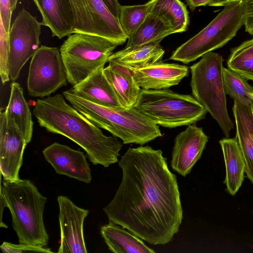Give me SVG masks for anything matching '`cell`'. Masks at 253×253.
Wrapping results in <instances>:
<instances>
[{"label":"cell","instance_id":"1","mask_svg":"<svg viewBox=\"0 0 253 253\" xmlns=\"http://www.w3.org/2000/svg\"><path fill=\"white\" fill-rule=\"evenodd\" d=\"M119 166L121 183L103 209L109 222L153 245L171 241L179 231L183 211L176 176L163 152L148 146L129 147Z\"/></svg>","mask_w":253,"mask_h":253},{"label":"cell","instance_id":"2","mask_svg":"<svg viewBox=\"0 0 253 253\" xmlns=\"http://www.w3.org/2000/svg\"><path fill=\"white\" fill-rule=\"evenodd\" d=\"M33 113L48 132L62 135L81 146L90 162L107 168L118 162L122 143L103 134L99 127L66 103L60 94L38 99Z\"/></svg>","mask_w":253,"mask_h":253},{"label":"cell","instance_id":"3","mask_svg":"<svg viewBox=\"0 0 253 253\" xmlns=\"http://www.w3.org/2000/svg\"><path fill=\"white\" fill-rule=\"evenodd\" d=\"M63 94L80 114L98 127L120 138L124 144L143 145L162 136L159 126L133 107L118 109L96 104L76 95L71 89Z\"/></svg>","mask_w":253,"mask_h":253},{"label":"cell","instance_id":"4","mask_svg":"<svg viewBox=\"0 0 253 253\" xmlns=\"http://www.w3.org/2000/svg\"><path fill=\"white\" fill-rule=\"evenodd\" d=\"M0 194L10 211L19 243L46 247L49 236L43 218L46 197L29 179L3 180Z\"/></svg>","mask_w":253,"mask_h":253},{"label":"cell","instance_id":"5","mask_svg":"<svg viewBox=\"0 0 253 253\" xmlns=\"http://www.w3.org/2000/svg\"><path fill=\"white\" fill-rule=\"evenodd\" d=\"M223 58L210 52L190 67L193 96L217 122L226 138L234 124L228 113L223 79Z\"/></svg>","mask_w":253,"mask_h":253},{"label":"cell","instance_id":"6","mask_svg":"<svg viewBox=\"0 0 253 253\" xmlns=\"http://www.w3.org/2000/svg\"><path fill=\"white\" fill-rule=\"evenodd\" d=\"M133 108L156 125L168 128L194 124L208 112L193 96L168 88L141 89Z\"/></svg>","mask_w":253,"mask_h":253},{"label":"cell","instance_id":"7","mask_svg":"<svg viewBox=\"0 0 253 253\" xmlns=\"http://www.w3.org/2000/svg\"><path fill=\"white\" fill-rule=\"evenodd\" d=\"M224 6L206 27L173 51L169 59L189 64L232 39L244 25L243 3L234 2Z\"/></svg>","mask_w":253,"mask_h":253},{"label":"cell","instance_id":"8","mask_svg":"<svg viewBox=\"0 0 253 253\" xmlns=\"http://www.w3.org/2000/svg\"><path fill=\"white\" fill-rule=\"evenodd\" d=\"M118 45L103 37L75 33L68 36L59 51L67 82L73 86L105 65Z\"/></svg>","mask_w":253,"mask_h":253},{"label":"cell","instance_id":"9","mask_svg":"<svg viewBox=\"0 0 253 253\" xmlns=\"http://www.w3.org/2000/svg\"><path fill=\"white\" fill-rule=\"evenodd\" d=\"M73 15V33L100 36L118 46L127 37L119 20L110 12L102 0H69Z\"/></svg>","mask_w":253,"mask_h":253},{"label":"cell","instance_id":"10","mask_svg":"<svg viewBox=\"0 0 253 253\" xmlns=\"http://www.w3.org/2000/svg\"><path fill=\"white\" fill-rule=\"evenodd\" d=\"M67 76L59 50L41 45L32 56L27 79L30 96H49L60 87L66 86Z\"/></svg>","mask_w":253,"mask_h":253},{"label":"cell","instance_id":"11","mask_svg":"<svg viewBox=\"0 0 253 253\" xmlns=\"http://www.w3.org/2000/svg\"><path fill=\"white\" fill-rule=\"evenodd\" d=\"M42 23L23 8L18 13L9 32V72L14 81L30 58L39 48Z\"/></svg>","mask_w":253,"mask_h":253},{"label":"cell","instance_id":"12","mask_svg":"<svg viewBox=\"0 0 253 253\" xmlns=\"http://www.w3.org/2000/svg\"><path fill=\"white\" fill-rule=\"evenodd\" d=\"M25 138L14 122L6 115L0 113V170L3 180L20 179L19 173L23 164L26 145Z\"/></svg>","mask_w":253,"mask_h":253},{"label":"cell","instance_id":"13","mask_svg":"<svg viewBox=\"0 0 253 253\" xmlns=\"http://www.w3.org/2000/svg\"><path fill=\"white\" fill-rule=\"evenodd\" d=\"M57 201L61 236L57 253H87L84 236V222L88 210L77 206L65 196H58Z\"/></svg>","mask_w":253,"mask_h":253},{"label":"cell","instance_id":"14","mask_svg":"<svg viewBox=\"0 0 253 253\" xmlns=\"http://www.w3.org/2000/svg\"><path fill=\"white\" fill-rule=\"evenodd\" d=\"M208 138L202 127L195 124L188 125L175 138L170 161L172 169L184 177L189 174L201 158Z\"/></svg>","mask_w":253,"mask_h":253},{"label":"cell","instance_id":"15","mask_svg":"<svg viewBox=\"0 0 253 253\" xmlns=\"http://www.w3.org/2000/svg\"><path fill=\"white\" fill-rule=\"evenodd\" d=\"M42 154L57 173L86 183L90 182L91 169L83 152L54 142L46 147Z\"/></svg>","mask_w":253,"mask_h":253},{"label":"cell","instance_id":"16","mask_svg":"<svg viewBox=\"0 0 253 253\" xmlns=\"http://www.w3.org/2000/svg\"><path fill=\"white\" fill-rule=\"evenodd\" d=\"M126 67L137 85L145 90L167 89L177 85L188 75L189 71L186 66L162 61L140 67Z\"/></svg>","mask_w":253,"mask_h":253},{"label":"cell","instance_id":"17","mask_svg":"<svg viewBox=\"0 0 253 253\" xmlns=\"http://www.w3.org/2000/svg\"><path fill=\"white\" fill-rule=\"evenodd\" d=\"M102 65L71 90L77 95L92 103L114 108H124L111 84L104 74Z\"/></svg>","mask_w":253,"mask_h":253},{"label":"cell","instance_id":"18","mask_svg":"<svg viewBox=\"0 0 253 253\" xmlns=\"http://www.w3.org/2000/svg\"><path fill=\"white\" fill-rule=\"evenodd\" d=\"M40 12L42 26L58 39L73 34V15L69 0H33Z\"/></svg>","mask_w":253,"mask_h":253},{"label":"cell","instance_id":"19","mask_svg":"<svg viewBox=\"0 0 253 253\" xmlns=\"http://www.w3.org/2000/svg\"><path fill=\"white\" fill-rule=\"evenodd\" d=\"M104 74L113 88L123 108L129 109L136 103L141 88L136 84L126 66L109 60Z\"/></svg>","mask_w":253,"mask_h":253},{"label":"cell","instance_id":"20","mask_svg":"<svg viewBox=\"0 0 253 253\" xmlns=\"http://www.w3.org/2000/svg\"><path fill=\"white\" fill-rule=\"evenodd\" d=\"M219 142L225 165L224 183L228 193L234 196L242 186L245 177L244 157L236 137L225 138Z\"/></svg>","mask_w":253,"mask_h":253},{"label":"cell","instance_id":"21","mask_svg":"<svg viewBox=\"0 0 253 253\" xmlns=\"http://www.w3.org/2000/svg\"><path fill=\"white\" fill-rule=\"evenodd\" d=\"M121 226L109 222L102 226L101 235L108 249L114 253H155L140 238Z\"/></svg>","mask_w":253,"mask_h":253},{"label":"cell","instance_id":"22","mask_svg":"<svg viewBox=\"0 0 253 253\" xmlns=\"http://www.w3.org/2000/svg\"><path fill=\"white\" fill-rule=\"evenodd\" d=\"M171 25L161 17L150 12L143 22L127 39L124 49H129L148 43L161 41L174 34Z\"/></svg>","mask_w":253,"mask_h":253},{"label":"cell","instance_id":"23","mask_svg":"<svg viewBox=\"0 0 253 253\" xmlns=\"http://www.w3.org/2000/svg\"><path fill=\"white\" fill-rule=\"evenodd\" d=\"M5 111L6 116L22 132L28 144L32 138L34 122L23 89L18 83L13 82L11 84L9 99Z\"/></svg>","mask_w":253,"mask_h":253},{"label":"cell","instance_id":"24","mask_svg":"<svg viewBox=\"0 0 253 253\" xmlns=\"http://www.w3.org/2000/svg\"><path fill=\"white\" fill-rule=\"evenodd\" d=\"M160 42H154L129 49L113 53L109 60L126 66L137 68L161 61L165 50Z\"/></svg>","mask_w":253,"mask_h":253},{"label":"cell","instance_id":"25","mask_svg":"<svg viewBox=\"0 0 253 253\" xmlns=\"http://www.w3.org/2000/svg\"><path fill=\"white\" fill-rule=\"evenodd\" d=\"M150 12L161 17L171 26L174 33L187 30L189 17L186 6L180 0H151Z\"/></svg>","mask_w":253,"mask_h":253},{"label":"cell","instance_id":"26","mask_svg":"<svg viewBox=\"0 0 253 253\" xmlns=\"http://www.w3.org/2000/svg\"><path fill=\"white\" fill-rule=\"evenodd\" d=\"M227 65L243 78L253 82V38L231 50Z\"/></svg>","mask_w":253,"mask_h":253},{"label":"cell","instance_id":"27","mask_svg":"<svg viewBox=\"0 0 253 253\" xmlns=\"http://www.w3.org/2000/svg\"><path fill=\"white\" fill-rule=\"evenodd\" d=\"M222 74L226 94L242 105H253L251 96L253 93V86L247 80L229 68L223 67Z\"/></svg>","mask_w":253,"mask_h":253},{"label":"cell","instance_id":"28","mask_svg":"<svg viewBox=\"0 0 253 253\" xmlns=\"http://www.w3.org/2000/svg\"><path fill=\"white\" fill-rule=\"evenodd\" d=\"M151 0L142 4L121 5L119 22L127 39L137 29L150 12Z\"/></svg>","mask_w":253,"mask_h":253},{"label":"cell","instance_id":"29","mask_svg":"<svg viewBox=\"0 0 253 253\" xmlns=\"http://www.w3.org/2000/svg\"><path fill=\"white\" fill-rule=\"evenodd\" d=\"M9 52V34L5 30L2 22L0 19V75L3 84L10 80Z\"/></svg>","mask_w":253,"mask_h":253},{"label":"cell","instance_id":"30","mask_svg":"<svg viewBox=\"0 0 253 253\" xmlns=\"http://www.w3.org/2000/svg\"><path fill=\"white\" fill-rule=\"evenodd\" d=\"M0 248L2 252L5 253H53L47 247L22 243L14 244L7 242H3Z\"/></svg>","mask_w":253,"mask_h":253},{"label":"cell","instance_id":"31","mask_svg":"<svg viewBox=\"0 0 253 253\" xmlns=\"http://www.w3.org/2000/svg\"><path fill=\"white\" fill-rule=\"evenodd\" d=\"M242 3L245 30L253 36V0H243Z\"/></svg>","mask_w":253,"mask_h":253},{"label":"cell","instance_id":"32","mask_svg":"<svg viewBox=\"0 0 253 253\" xmlns=\"http://www.w3.org/2000/svg\"><path fill=\"white\" fill-rule=\"evenodd\" d=\"M12 13L11 0H0V19L8 34L11 27Z\"/></svg>","mask_w":253,"mask_h":253},{"label":"cell","instance_id":"33","mask_svg":"<svg viewBox=\"0 0 253 253\" xmlns=\"http://www.w3.org/2000/svg\"><path fill=\"white\" fill-rule=\"evenodd\" d=\"M113 16L119 20L121 5L118 0H102Z\"/></svg>","mask_w":253,"mask_h":253},{"label":"cell","instance_id":"34","mask_svg":"<svg viewBox=\"0 0 253 253\" xmlns=\"http://www.w3.org/2000/svg\"><path fill=\"white\" fill-rule=\"evenodd\" d=\"M187 5L191 11L201 6L208 5L211 0H185Z\"/></svg>","mask_w":253,"mask_h":253},{"label":"cell","instance_id":"35","mask_svg":"<svg viewBox=\"0 0 253 253\" xmlns=\"http://www.w3.org/2000/svg\"><path fill=\"white\" fill-rule=\"evenodd\" d=\"M243 0H211L208 4L210 6H221L234 2L242 1Z\"/></svg>","mask_w":253,"mask_h":253},{"label":"cell","instance_id":"36","mask_svg":"<svg viewBox=\"0 0 253 253\" xmlns=\"http://www.w3.org/2000/svg\"><path fill=\"white\" fill-rule=\"evenodd\" d=\"M18 0H11V8L12 12L15 10L17 6Z\"/></svg>","mask_w":253,"mask_h":253},{"label":"cell","instance_id":"37","mask_svg":"<svg viewBox=\"0 0 253 253\" xmlns=\"http://www.w3.org/2000/svg\"><path fill=\"white\" fill-rule=\"evenodd\" d=\"M251 97H252V99H253V93H252V94H251Z\"/></svg>","mask_w":253,"mask_h":253},{"label":"cell","instance_id":"38","mask_svg":"<svg viewBox=\"0 0 253 253\" xmlns=\"http://www.w3.org/2000/svg\"></svg>","mask_w":253,"mask_h":253}]
</instances>
